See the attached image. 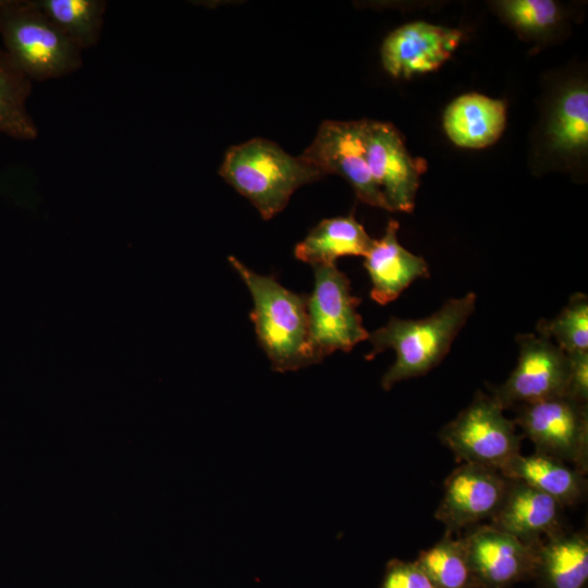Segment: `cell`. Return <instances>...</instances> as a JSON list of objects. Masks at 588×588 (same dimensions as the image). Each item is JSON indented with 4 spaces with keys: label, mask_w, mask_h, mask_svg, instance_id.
<instances>
[{
    "label": "cell",
    "mask_w": 588,
    "mask_h": 588,
    "mask_svg": "<svg viewBox=\"0 0 588 588\" xmlns=\"http://www.w3.org/2000/svg\"><path fill=\"white\" fill-rule=\"evenodd\" d=\"M476 305V294L446 301L436 313L422 319L396 317L369 333L371 351L367 359L392 348L396 354L393 365L381 379L383 390L395 383L420 377L437 367L450 352L453 341L462 330Z\"/></svg>",
    "instance_id": "obj_1"
},
{
    "label": "cell",
    "mask_w": 588,
    "mask_h": 588,
    "mask_svg": "<svg viewBox=\"0 0 588 588\" xmlns=\"http://www.w3.org/2000/svg\"><path fill=\"white\" fill-rule=\"evenodd\" d=\"M229 261L250 292L254 306L249 317L272 369L285 372L311 365L308 295L285 289L271 275L254 272L234 256Z\"/></svg>",
    "instance_id": "obj_2"
},
{
    "label": "cell",
    "mask_w": 588,
    "mask_h": 588,
    "mask_svg": "<svg viewBox=\"0 0 588 588\" xmlns=\"http://www.w3.org/2000/svg\"><path fill=\"white\" fill-rule=\"evenodd\" d=\"M219 174L266 220L282 211L298 187L323 176L301 157H293L264 138L230 147Z\"/></svg>",
    "instance_id": "obj_3"
},
{
    "label": "cell",
    "mask_w": 588,
    "mask_h": 588,
    "mask_svg": "<svg viewBox=\"0 0 588 588\" xmlns=\"http://www.w3.org/2000/svg\"><path fill=\"white\" fill-rule=\"evenodd\" d=\"M0 36L3 50L32 82L65 77L83 66V51L34 0H5Z\"/></svg>",
    "instance_id": "obj_4"
},
{
    "label": "cell",
    "mask_w": 588,
    "mask_h": 588,
    "mask_svg": "<svg viewBox=\"0 0 588 588\" xmlns=\"http://www.w3.org/2000/svg\"><path fill=\"white\" fill-rule=\"evenodd\" d=\"M315 284L308 295L309 347L313 364L335 351L350 352L368 340L348 278L335 264L314 266Z\"/></svg>",
    "instance_id": "obj_5"
},
{
    "label": "cell",
    "mask_w": 588,
    "mask_h": 588,
    "mask_svg": "<svg viewBox=\"0 0 588 588\" xmlns=\"http://www.w3.org/2000/svg\"><path fill=\"white\" fill-rule=\"evenodd\" d=\"M492 396L478 391L471 403L442 427L439 438L461 463L499 470L519 454L524 438Z\"/></svg>",
    "instance_id": "obj_6"
},
{
    "label": "cell",
    "mask_w": 588,
    "mask_h": 588,
    "mask_svg": "<svg viewBox=\"0 0 588 588\" xmlns=\"http://www.w3.org/2000/svg\"><path fill=\"white\" fill-rule=\"evenodd\" d=\"M514 422L540 452L588 471V405L565 395L516 406Z\"/></svg>",
    "instance_id": "obj_7"
},
{
    "label": "cell",
    "mask_w": 588,
    "mask_h": 588,
    "mask_svg": "<svg viewBox=\"0 0 588 588\" xmlns=\"http://www.w3.org/2000/svg\"><path fill=\"white\" fill-rule=\"evenodd\" d=\"M518 360L509 378L491 389L503 409L565 395L569 358L550 338L524 333L516 338Z\"/></svg>",
    "instance_id": "obj_8"
},
{
    "label": "cell",
    "mask_w": 588,
    "mask_h": 588,
    "mask_svg": "<svg viewBox=\"0 0 588 588\" xmlns=\"http://www.w3.org/2000/svg\"><path fill=\"white\" fill-rule=\"evenodd\" d=\"M299 157L322 175L339 174L344 177L363 203L390 210L368 168L364 120L324 121Z\"/></svg>",
    "instance_id": "obj_9"
},
{
    "label": "cell",
    "mask_w": 588,
    "mask_h": 588,
    "mask_svg": "<svg viewBox=\"0 0 588 588\" xmlns=\"http://www.w3.org/2000/svg\"><path fill=\"white\" fill-rule=\"evenodd\" d=\"M364 142L370 174L390 211L412 212L426 161L409 155L390 123L364 119Z\"/></svg>",
    "instance_id": "obj_10"
},
{
    "label": "cell",
    "mask_w": 588,
    "mask_h": 588,
    "mask_svg": "<svg viewBox=\"0 0 588 588\" xmlns=\"http://www.w3.org/2000/svg\"><path fill=\"white\" fill-rule=\"evenodd\" d=\"M509 482L497 469L461 463L444 481L434 517L452 534L491 519L505 498Z\"/></svg>",
    "instance_id": "obj_11"
},
{
    "label": "cell",
    "mask_w": 588,
    "mask_h": 588,
    "mask_svg": "<svg viewBox=\"0 0 588 588\" xmlns=\"http://www.w3.org/2000/svg\"><path fill=\"white\" fill-rule=\"evenodd\" d=\"M462 538L479 588H510L532 579L537 547L491 525L474 526Z\"/></svg>",
    "instance_id": "obj_12"
},
{
    "label": "cell",
    "mask_w": 588,
    "mask_h": 588,
    "mask_svg": "<svg viewBox=\"0 0 588 588\" xmlns=\"http://www.w3.org/2000/svg\"><path fill=\"white\" fill-rule=\"evenodd\" d=\"M462 32L417 21L405 24L384 39L381 59L396 78H409L441 66L462 40Z\"/></svg>",
    "instance_id": "obj_13"
},
{
    "label": "cell",
    "mask_w": 588,
    "mask_h": 588,
    "mask_svg": "<svg viewBox=\"0 0 588 588\" xmlns=\"http://www.w3.org/2000/svg\"><path fill=\"white\" fill-rule=\"evenodd\" d=\"M509 480L505 498L489 525L531 547L564 529L563 506L524 482Z\"/></svg>",
    "instance_id": "obj_14"
},
{
    "label": "cell",
    "mask_w": 588,
    "mask_h": 588,
    "mask_svg": "<svg viewBox=\"0 0 588 588\" xmlns=\"http://www.w3.org/2000/svg\"><path fill=\"white\" fill-rule=\"evenodd\" d=\"M399 222L390 219L384 234L373 240L364 266L371 282L370 297L380 305L396 299L415 280L429 277L426 260L397 241Z\"/></svg>",
    "instance_id": "obj_15"
},
{
    "label": "cell",
    "mask_w": 588,
    "mask_h": 588,
    "mask_svg": "<svg viewBox=\"0 0 588 588\" xmlns=\"http://www.w3.org/2000/svg\"><path fill=\"white\" fill-rule=\"evenodd\" d=\"M506 124V106L477 93L454 99L443 114L449 138L464 148H483L499 139Z\"/></svg>",
    "instance_id": "obj_16"
},
{
    "label": "cell",
    "mask_w": 588,
    "mask_h": 588,
    "mask_svg": "<svg viewBox=\"0 0 588 588\" xmlns=\"http://www.w3.org/2000/svg\"><path fill=\"white\" fill-rule=\"evenodd\" d=\"M536 588H588V535L562 529L536 550Z\"/></svg>",
    "instance_id": "obj_17"
},
{
    "label": "cell",
    "mask_w": 588,
    "mask_h": 588,
    "mask_svg": "<svg viewBox=\"0 0 588 588\" xmlns=\"http://www.w3.org/2000/svg\"><path fill=\"white\" fill-rule=\"evenodd\" d=\"M499 471L507 479L524 482L551 497L561 506L575 505L587 494L585 474L553 456L535 452L520 453L504 464Z\"/></svg>",
    "instance_id": "obj_18"
},
{
    "label": "cell",
    "mask_w": 588,
    "mask_h": 588,
    "mask_svg": "<svg viewBox=\"0 0 588 588\" xmlns=\"http://www.w3.org/2000/svg\"><path fill=\"white\" fill-rule=\"evenodd\" d=\"M372 241L352 215L330 218L320 221L309 231L296 245L294 255L313 267L332 265L344 256L365 257Z\"/></svg>",
    "instance_id": "obj_19"
},
{
    "label": "cell",
    "mask_w": 588,
    "mask_h": 588,
    "mask_svg": "<svg viewBox=\"0 0 588 588\" xmlns=\"http://www.w3.org/2000/svg\"><path fill=\"white\" fill-rule=\"evenodd\" d=\"M33 82L0 49V134L19 140L38 137V127L28 112Z\"/></svg>",
    "instance_id": "obj_20"
},
{
    "label": "cell",
    "mask_w": 588,
    "mask_h": 588,
    "mask_svg": "<svg viewBox=\"0 0 588 588\" xmlns=\"http://www.w3.org/2000/svg\"><path fill=\"white\" fill-rule=\"evenodd\" d=\"M38 8L83 51L95 47L103 28L105 0H34Z\"/></svg>",
    "instance_id": "obj_21"
},
{
    "label": "cell",
    "mask_w": 588,
    "mask_h": 588,
    "mask_svg": "<svg viewBox=\"0 0 588 588\" xmlns=\"http://www.w3.org/2000/svg\"><path fill=\"white\" fill-rule=\"evenodd\" d=\"M434 588H479L471 573L465 542L445 531L432 547L414 561Z\"/></svg>",
    "instance_id": "obj_22"
},
{
    "label": "cell",
    "mask_w": 588,
    "mask_h": 588,
    "mask_svg": "<svg viewBox=\"0 0 588 588\" xmlns=\"http://www.w3.org/2000/svg\"><path fill=\"white\" fill-rule=\"evenodd\" d=\"M552 146L563 152H576L588 144V93L584 87L567 90L560 98L549 125Z\"/></svg>",
    "instance_id": "obj_23"
},
{
    "label": "cell",
    "mask_w": 588,
    "mask_h": 588,
    "mask_svg": "<svg viewBox=\"0 0 588 588\" xmlns=\"http://www.w3.org/2000/svg\"><path fill=\"white\" fill-rule=\"evenodd\" d=\"M537 332L550 338L567 355L588 351V297L573 294L552 320L540 319Z\"/></svg>",
    "instance_id": "obj_24"
},
{
    "label": "cell",
    "mask_w": 588,
    "mask_h": 588,
    "mask_svg": "<svg viewBox=\"0 0 588 588\" xmlns=\"http://www.w3.org/2000/svg\"><path fill=\"white\" fill-rule=\"evenodd\" d=\"M506 19L526 32H541L559 20V7L552 0H506L499 2Z\"/></svg>",
    "instance_id": "obj_25"
},
{
    "label": "cell",
    "mask_w": 588,
    "mask_h": 588,
    "mask_svg": "<svg viewBox=\"0 0 588 588\" xmlns=\"http://www.w3.org/2000/svg\"><path fill=\"white\" fill-rule=\"evenodd\" d=\"M380 588H434L425 573L413 562L392 559L387 563Z\"/></svg>",
    "instance_id": "obj_26"
},
{
    "label": "cell",
    "mask_w": 588,
    "mask_h": 588,
    "mask_svg": "<svg viewBox=\"0 0 588 588\" xmlns=\"http://www.w3.org/2000/svg\"><path fill=\"white\" fill-rule=\"evenodd\" d=\"M569 370L565 396L588 405V351L568 354Z\"/></svg>",
    "instance_id": "obj_27"
},
{
    "label": "cell",
    "mask_w": 588,
    "mask_h": 588,
    "mask_svg": "<svg viewBox=\"0 0 588 588\" xmlns=\"http://www.w3.org/2000/svg\"><path fill=\"white\" fill-rule=\"evenodd\" d=\"M5 0H0V9L4 4Z\"/></svg>",
    "instance_id": "obj_28"
}]
</instances>
